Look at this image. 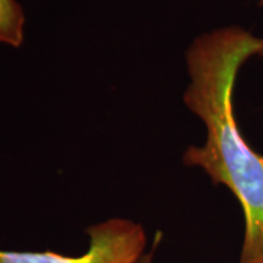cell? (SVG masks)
Masks as SVG:
<instances>
[{"label":"cell","instance_id":"1","mask_svg":"<svg viewBox=\"0 0 263 263\" xmlns=\"http://www.w3.org/2000/svg\"><path fill=\"white\" fill-rule=\"evenodd\" d=\"M263 57V35L230 25L203 33L185 52L189 83L183 101L206 128L202 145H190L184 164L201 168L234 195L242 210L244 239L239 263H263V154L252 149L236 121L239 71Z\"/></svg>","mask_w":263,"mask_h":263},{"label":"cell","instance_id":"2","mask_svg":"<svg viewBox=\"0 0 263 263\" xmlns=\"http://www.w3.org/2000/svg\"><path fill=\"white\" fill-rule=\"evenodd\" d=\"M87 233L89 249L77 257L52 251L0 250V263H137L145 254V229L130 219H107L90 226Z\"/></svg>","mask_w":263,"mask_h":263},{"label":"cell","instance_id":"3","mask_svg":"<svg viewBox=\"0 0 263 263\" xmlns=\"http://www.w3.org/2000/svg\"><path fill=\"white\" fill-rule=\"evenodd\" d=\"M26 15L16 0H0V44L21 47L25 38Z\"/></svg>","mask_w":263,"mask_h":263},{"label":"cell","instance_id":"4","mask_svg":"<svg viewBox=\"0 0 263 263\" xmlns=\"http://www.w3.org/2000/svg\"><path fill=\"white\" fill-rule=\"evenodd\" d=\"M160 238H161V234L157 235L156 240H155V241H154V248H153V250H151V251H149V252H145V254H144L139 259H138L137 263H153L154 252H155L156 246H157V244H159Z\"/></svg>","mask_w":263,"mask_h":263},{"label":"cell","instance_id":"5","mask_svg":"<svg viewBox=\"0 0 263 263\" xmlns=\"http://www.w3.org/2000/svg\"><path fill=\"white\" fill-rule=\"evenodd\" d=\"M258 5L262 6V8H263V0H258Z\"/></svg>","mask_w":263,"mask_h":263}]
</instances>
